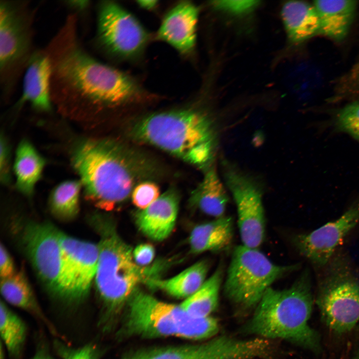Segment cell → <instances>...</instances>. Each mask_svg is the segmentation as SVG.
<instances>
[{"mask_svg":"<svg viewBox=\"0 0 359 359\" xmlns=\"http://www.w3.org/2000/svg\"><path fill=\"white\" fill-rule=\"evenodd\" d=\"M96 8L95 49L113 61L142 56L151 36L136 17L114 1H100Z\"/></svg>","mask_w":359,"mask_h":359,"instance_id":"30bf717a","label":"cell"},{"mask_svg":"<svg viewBox=\"0 0 359 359\" xmlns=\"http://www.w3.org/2000/svg\"><path fill=\"white\" fill-rule=\"evenodd\" d=\"M0 332L10 356L18 359L24 346L26 327L23 320L2 301L0 302Z\"/></svg>","mask_w":359,"mask_h":359,"instance_id":"83f0119b","label":"cell"},{"mask_svg":"<svg viewBox=\"0 0 359 359\" xmlns=\"http://www.w3.org/2000/svg\"><path fill=\"white\" fill-rule=\"evenodd\" d=\"M38 7L28 0H0V91L4 101L15 92L36 49L33 25Z\"/></svg>","mask_w":359,"mask_h":359,"instance_id":"52a82bcc","label":"cell"},{"mask_svg":"<svg viewBox=\"0 0 359 359\" xmlns=\"http://www.w3.org/2000/svg\"><path fill=\"white\" fill-rule=\"evenodd\" d=\"M75 12L44 48L50 63V97L64 113L92 116L152 97L134 77L97 59L84 47Z\"/></svg>","mask_w":359,"mask_h":359,"instance_id":"6da1fadb","label":"cell"},{"mask_svg":"<svg viewBox=\"0 0 359 359\" xmlns=\"http://www.w3.org/2000/svg\"><path fill=\"white\" fill-rule=\"evenodd\" d=\"M131 133L136 140L200 168L207 167L214 155L215 139L211 120L193 107L144 116L135 123Z\"/></svg>","mask_w":359,"mask_h":359,"instance_id":"3957f363","label":"cell"},{"mask_svg":"<svg viewBox=\"0 0 359 359\" xmlns=\"http://www.w3.org/2000/svg\"><path fill=\"white\" fill-rule=\"evenodd\" d=\"M281 16L288 36L293 42H303L319 34V17L313 4L288 1L282 8Z\"/></svg>","mask_w":359,"mask_h":359,"instance_id":"44dd1931","label":"cell"},{"mask_svg":"<svg viewBox=\"0 0 359 359\" xmlns=\"http://www.w3.org/2000/svg\"><path fill=\"white\" fill-rule=\"evenodd\" d=\"M160 188L154 182L145 181L136 184L132 194V201L139 210H143L156 201L160 196Z\"/></svg>","mask_w":359,"mask_h":359,"instance_id":"f546056e","label":"cell"},{"mask_svg":"<svg viewBox=\"0 0 359 359\" xmlns=\"http://www.w3.org/2000/svg\"><path fill=\"white\" fill-rule=\"evenodd\" d=\"M10 150L5 137L0 136V178L3 183H7L9 180Z\"/></svg>","mask_w":359,"mask_h":359,"instance_id":"d6a6232c","label":"cell"},{"mask_svg":"<svg viewBox=\"0 0 359 359\" xmlns=\"http://www.w3.org/2000/svg\"><path fill=\"white\" fill-rule=\"evenodd\" d=\"M0 292L4 299L41 320L53 331L54 328L41 310L24 272H15L12 276L1 279Z\"/></svg>","mask_w":359,"mask_h":359,"instance_id":"d4e9b609","label":"cell"},{"mask_svg":"<svg viewBox=\"0 0 359 359\" xmlns=\"http://www.w3.org/2000/svg\"><path fill=\"white\" fill-rule=\"evenodd\" d=\"M359 222V198L338 219L308 233L295 235L293 243L299 253L316 267H323L338 245Z\"/></svg>","mask_w":359,"mask_h":359,"instance_id":"9a60e30c","label":"cell"},{"mask_svg":"<svg viewBox=\"0 0 359 359\" xmlns=\"http://www.w3.org/2000/svg\"><path fill=\"white\" fill-rule=\"evenodd\" d=\"M209 268L207 260H202L172 278L162 279L156 277L149 280L146 284L173 297L186 299L197 291L205 282Z\"/></svg>","mask_w":359,"mask_h":359,"instance_id":"cb8c5ba5","label":"cell"},{"mask_svg":"<svg viewBox=\"0 0 359 359\" xmlns=\"http://www.w3.org/2000/svg\"><path fill=\"white\" fill-rule=\"evenodd\" d=\"M60 243L62 263L56 297L68 303H79L87 297L94 281L98 245L63 233Z\"/></svg>","mask_w":359,"mask_h":359,"instance_id":"8fae6325","label":"cell"},{"mask_svg":"<svg viewBox=\"0 0 359 359\" xmlns=\"http://www.w3.org/2000/svg\"><path fill=\"white\" fill-rule=\"evenodd\" d=\"M89 0H65L62 1L64 4L67 8H69L71 11L76 12L80 16V13L86 11L89 9L91 4Z\"/></svg>","mask_w":359,"mask_h":359,"instance_id":"8d00e7d4","label":"cell"},{"mask_svg":"<svg viewBox=\"0 0 359 359\" xmlns=\"http://www.w3.org/2000/svg\"><path fill=\"white\" fill-rule=\"evenodd\" d=\"M300 265H279L258 248L240 245L234 248L224 285V293L243 309L257 306L266 290Z\"/></svg>","mask_w":359,"mask_h":359,"instance_id":"ba28073f","label":"cell"},{"mask_svg":"<svg viewBox=\"0 0 359 359\" xmlns=\"http://www.w3.org/2000/svg\"><path fill=\"white\" fill-rule=\"evenodd\" d=\"M233 231V220L230 216H223L197 225L189 236L190 251L197 254L206 251L225 250L232 243Z\"/></svg>","mask_w":359,"mask_h":359,"instance_id":"ffe728a7","label":"cell"},{"mask_svg":"<svg viewBox=\"0 0 359 359\" xmlns=\"http://www.w3.org/2000/svg\"><path fill=\"white\" fill-rule=\"evenodd\" d=\"M223 275L219 266L197 291L180 304L181 308L194 318L209 317L217 307Z\"/></svg>","mask_w":359,"mask_h":359,"instance_id":"484cf974","label":"cell"},{"mask_svg":"<svg viewBox=\"0 0 359 359\" xmlns=\"http://www.w3.org/2000/svg\"><path fill=\"white\" fill-rule=\"evenodd\" d=\"M82 185L80 180H66L51 191L48 200L52 215L62 221L76 218L79 211V198Z\"/></svg>","mask_w":359,"mask_h":359,"instance_id":"4316f807","label":"cell"},{"mask_svg":"<svg viewBox=\"0 0 359 359\" xmlns=\"http://www.w3.org/2000/svg\"><path fill=\"white\" fill-rule=\"evenodd\" d=\"M3 351H2V345H1V350H0V359H4V356L3 354Z\"/></svg>","mask_w":359,"mask_h":359,"instance_id":"60d3db41","label":"cell"},{"mask_svg":"<svg viewBox=\"0 0 359 359\" xmlns=\"http://www.w3.org/2000/svg\"><path fill=\"white\" fill-rule=\"evenodd\" d=\"M46 161L27 140H21L16 150L13 164L17 189L24 195L30 196L40 179Z\"/></svg>","mask_w":359,"mask_h":359,"instance_id":"7402d4cb","label":"cell"},{"mask_svg":"<svg viewBox=\"0 0 359 359\" xmlns=\"http://www.w3.org/2000/svg\"><path fill=\"white\" fill-rule=\"evenodd\" d=\"M224 178L236 204L242 245L258 249L266 232L261 191L251 180L233 169L226 170Z\"/></svg>","mask_w":359,"mask_h":359,"instance_id":"5bb4252c","label":"cell"},{"mask_svg":"<svg viewBox=\"0 0 359 359\" xmlns=\"http://www.w3.org/2000/svg\"><path fill=\"white\" fill-rule=\"evenodd\" d=\"M22 91L15 105L17 108L26 103L34 109L43 112H51V66L44 48H36L32 55L23 74Z\"/></svg>","mask_w":359,"mask_h":359,"instance_id":"e0dca14e","label":"cell"},{"mask_svg":"<svg viewBox=\"0 0 359 359\" xmlns=\"http://www.w3.org/2000/svg\"><path fill=\"white\" fill-rule=\"evenodd\" d=\"M155 252L153 245L149 243L141 244L133 250V258L137 265L144 266L152 262L155 256Z\"/></svg>","mask_w":359,"mask_h":359,"instance_id":"836d02e7","label":"cell"},{"mask_svg":"<svg viewBox=\"0 0 359 359\" xmlns=\"http://www.w3.org/2000/svg\"><path fill=\"white\" fill-rule=\"evenodd\" d=\"M353 359H359V351L357 353L356 356H355L354 358Z\"/></svg>","mask_w":359,"mask_h":359,"instance_id":"b9f144b4","label":"cell"},{"mask_svg":"<svg viewBox=\"0 0 359 359\" xmlns=\"http://www.w3.org/2000/svg\"><path fill=\"white\" fill-rule=\"evenodd\" d=\"M55 344L57 352L61 359H99V351L92 344L77 349L71 348L59 342H56Z\"/></svg>","mask_w":359,"mask_h":359,"instance_id":"4dcf8cb0","label":"cell"},{"mask_svg":"<svg viewBox=\"0 0 359 359\" xmlns=\"http://www.w3.org/2000/svg\"><path fill=\"white\" fill-rule=\"evenodd\" d=\"M142 356H143V354H140L138 355H136V356L128 358L126 359H142Z\"/></svg>","mask_w":359,"mask_h":359,"instance_id":"ab89813d","label":"cell"},{"mask_svg":"<svg viewBox=\"0 0 359 359\" xmlns=\"http://www.w3.org/2000/svg\"><path fill=\"white\" fill-rule=\"evenodd\" d=\"M89 220L100 237L95 285L106 314L109 315L128 302L139 283L157 277L158 270L137 265L132 248L107 219L94 215Z\"/></svg>","mask_w":359,"mask_h":359,"instance_id":"5b68a950","label":"cell"},{"mask_svg":"<svg viewBox=\"0 0 359 359\" xmlns=\"http://www.w3.org/2000/svg\"><path fill=\"white\" fill-rule=\"evenodd\" d=\"M137 2L141 7L147 9H152L157 5L156 0H139Z\"/></svg>","mask_w":359,"mask_h":359,"instance_id":"f35d334b","label":"cell"},{"mask_svg":"<svg viewBox=\"0 0 359 359\" xmlns=\"http://www.w3.org/2000/svg\"><path fill=\"white\" fill-rule=\"evenodd\" d=\"M255 0H218L211 2L212 5L218 9L234 14H241L251 11L258 4Z\"/></svg>","mask_w":359,"mask_h":359,"instance_id":"1f68e13d","label":"cell"},{"mask_svg":"<svg viewBox=\"0 0 359 359\" xmlns=\"http://www.w3.org/2000/svg\"><path fill=\"white\" fill-rule=\"evenodd\" d=\"M31 359H54L44 349H39Z\"/></svg>","mask_w":359,"mask_h":359,"instance_id":"74e56055","label":"cell"},{"mask_svg":"<svg viewBox=\"0 0 359 359\" xmlns=\"http://www.w3.org/2000/svg\"><path fill=\"white\" fill-rule=\"evenodd\" d=\"M272 349L266 339L222 336L200 344L156 349L143 354L142 359H255L268 357Z\"/></svg>","mask_w":359,"mask_h":359,"instance_id":"7c38bea8","label":"cell"},{"mask_svg":"<svg viewBox=\"0 0 359 359\" xmlns=\"http://www.w3.org/2000/svg\"><path fill=\"white\" fill-rule=\"evenodd\" d=\"M127 303L125 329L129 335L200 340L212 337L219 330L216 319L192 318L180 305L162 302L138 289Z\"/></svg>","mask_w":359,"mask_h":359,"instance_id":"8992f818","label":"cell"},{"mask_svg":"<svg viewBox=\"0 0 359 359\" xmlns=\"http://www.w3.org/2000/svg\"><path fill=\"white\" fill-rule=\"evenodd\" d=\"M15 273L12 258L5 246L0 247V275L1 279L8 278Z\"/></svg>","mask_w":359,"mask_h":359,"instance_id":"e575fe53","label":"cell"},{"mask_svg":"<svg viewBox=\"0 0 359 359\" xmlns=\"http://www.w3.org/2000/svg\"><path fill=\"white\" fill-rule=\"evenodd\" d=\"M179 200L178 192L170 188L148 207L139 210L135 219L139 230L152 240L166 239L175 227Z\"/></svg>","mask_w":359,"mask_h":359,"instance_id":"ac0fdd59","label":"cell"},{"mask_svg":"<svg viewBox=\"0 0 359 359\" xmlns=\"http://www.w3.org/2000/svg\"><path fill=\"white\" fill-rule=\"evenodd\" d=\"M313 299L310 272L302 273L289 288H268L245 327L248 333L268 339H281L311 350L319 338L309 325Z\"/></svg>","mask_w":359,"mask_h":359,"instance_id":"277c9868","label":"cell"},{"mask_svg":"<svg viewBox=\"0 0 359 359\" xmlns=\"http://www.w3.org/2000/svg\"><path fill=\"white\" fill-rule=\"evenodd\" d=\"M228 201L227 192L213 167L207 170L189 198L193 207L216 218L224 216Z\"/></svg>","mask_w":359,"mask_h":359,"instance_id":"603a6c76","label":"cell"},{"mask_svg":"<svg viewBox=\"0 0 359 359\" xmlns=\"http://www.w3.org/2000/svg\"><path fill=\"white\" fill-rule=\"evenodd\" d=\"M198 13V7L191 2L176 4L164 16L156 39L170 44L183 56L191 54L196 44Z\"/></svg>","mask_w":359,"mask_h":359,"instance_id":"2e32d148","label":"cell"},{"mask_svg":"<svg viewBox=\"0 0 359 359\" xmlns=\"http://www.w3.org/2000/svg\"><path fill=\"white\" fill-rule=\"evenodd\" d=\"M342 84V89L347 94L359 90V61L345 77Z\"/></svg>","mask_w":359,"mask_h":359,"instance_id":"d590c367","label":"cell"},{"mask_svg":"<svg viewBox=\"0 0 359 359\" xmlns=\"http://www.w3.org/2000/svg\"><path fill=\"white\" fill-rule=\"evenodd\" d=\"M313 5L319 17V34L336 41L343 40L354 20L357 1L319 0Z\"/></svg>","mask_w":359,"mask_h":359,"instance_id":"d6986e66","label":"cell"},{"mask_svg":"<svg viewBox=\"0 0 359 359\" xmlns=\"http://www.w3.org/2000/svg\"><path fill=\"white\" fill-rule=\"evenodd\" d=\"M318 279L317 303L332 330L349 331L359 322V279L347 259L333 256Z\"/></svg>","mask_w":359,"mask_h":359,"instance_id":"9c48e42d","label":"cell"},{"mask_svg":"<svg viewBox=\"0 0 359 359\" xmlns=\"http://www.w3.org/2000/svg\"><path fill=\"white\" fill-rule=\"evenodd\" d=\"M334 128L347 133L359 143V102H354L340 109L336 115Z\"/></svg>","mask_w":359,"mask_h":359,"instance_id":"f1b7e54d","label":"cell"},{"mask_svg":"<svg viewBox=\"0 0 359 359\" xmlns=\"http://www.w3.org/2000/svg\"><path fill=\"white\" fill-rule=\"evenodd\" d=\"M24 250L41 281L56 297L62 263V232L52 224L28 222L21 229Z\"/></svg>","mask_w":359,"mask_h":359,"instance_id":"4fadbf2b","label":"cell"},{"mask_svg":"<svg viewBox=\"0 0 359 359\" xmlns=\"http://www.w3.org/2000/svg\"><path fill=\"white\" fill-rule=\"evenodd\" d=\"M127 148L107 140H84L72 152V166L86 198L96 207L112 211L132 194L146 168Z\"/></svg>","mask_w":359,"mask_h":359,"instance_id":"7a4b0ae2","label":"cell"}]
</instances>
